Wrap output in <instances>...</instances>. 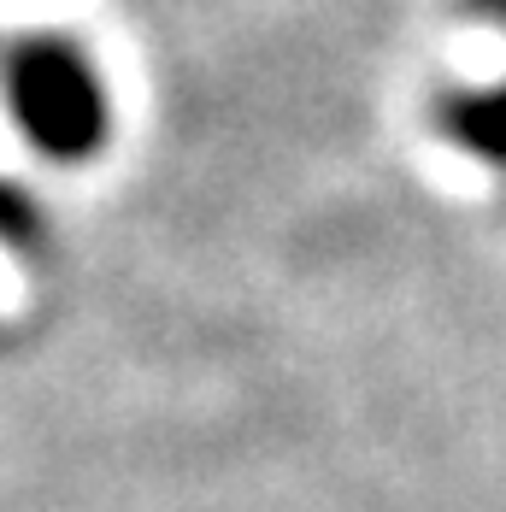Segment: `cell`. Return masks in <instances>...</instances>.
<instances>
[{
	"label": "cell",
	"instance_id": "6da1fadb",
	"mask_svg": "<svg viewBox=\"0 0 506 512\" xmlns=\"http://www.w3.org/2000/svg\"><path fill=\"white\" fill-rule=\"evenodd\" d=\"M12 101L24 106L30 136H42L48 148H89L95 130H101L95 124L101 106H95L89 77L77 71V59H59V53H36V59L18 65Z\"/></svg>",
	"mask_w": 506,
	"mask_h": 512
}]
</instances>
